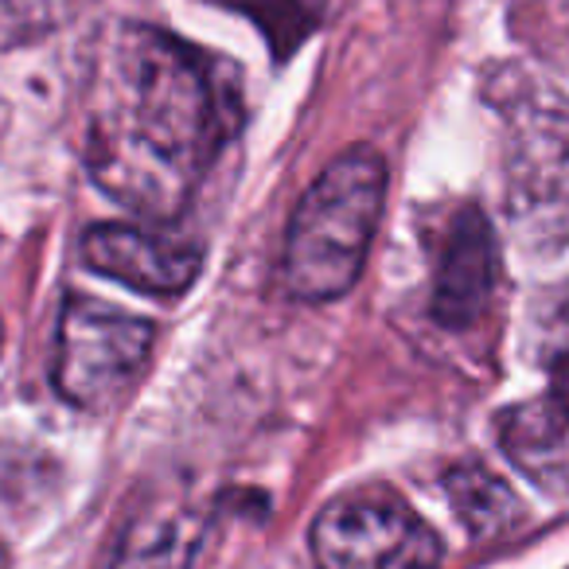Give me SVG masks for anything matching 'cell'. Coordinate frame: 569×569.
<instances>
[{
    "label": "cell",
    "instance_id": "10",
    "mask_svg": "<svg viewBox=\"0 0 569 569\" xmlns=\"http://www.w3.org/2000/svg\"><path fill=\"white\" fill-rule=\"evenodd\" d=\"M449 491L476 535H491L515 515V496L488 468H457L449 476Z\"/></svg>",
    "mask_w": 569,
    "mask_h": 569
},
{
    "label": "cell",
    "instance_id": "12",
    "mask_svg": "<svg viewBox=\"0 0 569 569\" xmlns=\"http://www.w3.org/2000/svg\"><path fill=\"white\" fill-rule=\"evenodd\" d=\"M87 0H4L9 17L17 20L28 32H51V28H63L67 20H74L82 12Z\"/></svg>",
    "mask_w": 569,
    "mask_h": 569
},
{
    "label": "cell",
    "instance_id": "8",
    "mask_svg": "<svg viewBox=\"0 0 569 569\" xmlns=\"http://www.w3.org/2000/svg\"><path fill=\"white\" fill-rule=\"evenodd\" d=\"M203 511L180 496H157L129 515L110 569H191Z\"/></svg>",
    "mask_w": 569,
    "mask_h": 569
},
{
    "label": "cell",
    "instance_id": "1",
    "mask_svg": "<svg viewBox=\"0 0 569 569\" xmlns=\"http://www.w3.org/2000/svg\"><path fill=\"white\" fill-rule=\"evenodd\" d=\"M234 129L230 90L176 36L113 24L87 82V168L121 207L172 219Z\"/></svg>",
    "mask_w": 569,
    "mask_h": 569
},
{
    "label": "cell",
    "instance_id": "2",
    "mask_svg": "<svg viewBox=\"0 0 569 569\" xmlns=\"http://www.w3.org/2000/svg\"><path fill=\"white\" fill-rule=\"evenodd\" d=\"M387 203V164L348 149L301 196L284 238V284L301 301H336L363 273Z\"/></svg>",
    "mask_w": 569,
    "mask_h": 569
},
{
    "label": "cell",
    "instance_id": "7",
    "mask_svg": "<svg viewBox=\"0 0 569 569\" xmlns=\"http://www.w3.org/2000/svg\"><path fill=\"white\" fill-rule=\"evenodd\" d=\"M511 196L530 227L569 222V126L542 118L519 133Z\"/></svg>",
    "mask_w": 569,
    "mask_h": 569
},
{
    "label": "cell",
    "instance_id": "4",
    "mask_svg": "<svg viewBox=\"0 0 569 569\" xmlns=\"http://www.w3.org/2000/svg\"><path fill=\"white\" fill-rule=\"evenodd\" d=\"M317 569H437V535L390 496H343L312 522Z\"/></svg>",
    "mask_w": 569,
    "mask_h": 569
},
{
    "label": "cell",
    "instance_id": "9",
    "mask_svg": "<svg viewBox=\"0 0 569 569\" xmlns=\"http://www.w3.org/2000/svg\"><path fill=\"white\" fill-rule=\"evenodd\" d=\"M503 445L538 480H569V398L530 402L507 413Z\"/></svg>",
    "mask_w": 569,
    "mask_h": 569
},
{
    "label": "cell",
    "instance_id": "13",
    "mask_svg": "<svg viewBox=\"0 0 569 569\" xmlns=\"http://www.w3.org/2000/svg\"><path fill=\"white\" fill-rule=\"evenodd\" d=\"M0 569H4V553H0Z\"/></svg>",
    "mask_w": 569,
    "mask_h": 569
},
{
    "label": "cell",
    "instance_id": "6",
    "mask_svg": "<svg viewBox=\"0 0 569 569\" xmlns=\"http://www.w3.org/2000/svg\"><path fill=\"white\" fill-rule=\"evenodd\" d=\"M496 284V234L472 207L457 211L441 230L433 277V317L445 328H465L488 309Z\"/></svg>",
    "mask_w": 569,
    "mask_h": 569
},
{
    "label": "cell",
    "instance_id": "3",
    "mask_svg": "<svg viewBox=\"0 0 569 569\" xmlns=\"http://www.w3.org/2000/svg\"><path fill=\"white\" fill-rule=\"evenodd\" d=\"M152 351V325L106 301L71 297L59 317L56 340V387L79 410L113 406Z\"/></svg>",
    "mask_w": 569,
    "mask_h": 569
},
{
    "label": "cell",
    "instance_id": "5",
    "mask_svg": "<svg viewBox=\"0 0 569 569\" xmlns=\"http://www.w3.org/2000/svg\"><path fill=\"white\" fill-rule=\"evenodd\" d=\"M82 258L94 273H106L149 297L183 293L203 266L196 242L168 234V230L129 227V222L90 227L82 238Z\"/></svg>",
    "mask_w": 569,
    "mask_h": 569
},
{
    "label": "cell",
    "instance_id": "11",
    "mask_svg": "<svg viewBox=\"0 0 569 569\" xmlns=\"http://www.w3.org/2000/svg\"><path fill=\"white\" fill-rule=\"evenodd\" d=\"M227 4L266 28L277 56H289V48H297L325 17V0H227Z\"/></svg>",
    "mask_w": 569,
    "mask_h": 569
}]
</instances>
